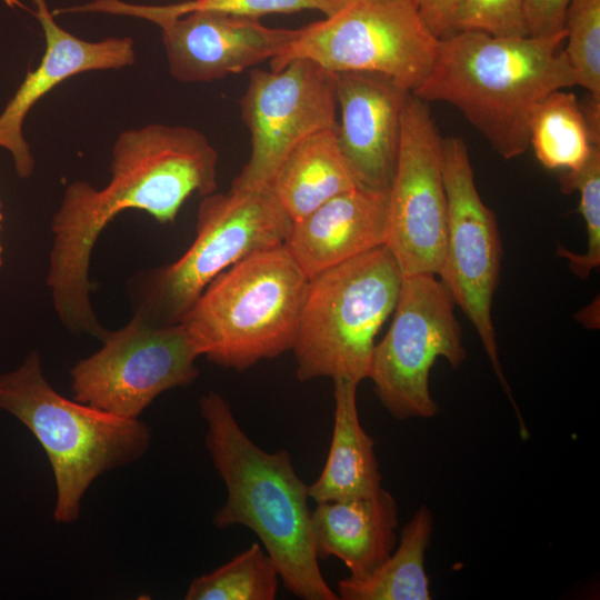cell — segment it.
Listing matches in <instances>:
<instances>
[{"label":"cell","instance_id":"16","mask_svg":"<svg viewBox=\"0 0 600 600\" xmlns=\"http://www.w3.org/2000/svg\"><path fill=\"white\" fill-rule=\"evenodd\" d=\"M31 1L43 30L44 53L38 67L28 71L0 113V148L9 151L17 174L22 179L29 178L34 168L33 156L22 132L31 108L70 77L93 70L121 69L133 64L136 59L131 38L80 39L57 24L46 0Z\"/></svg>","mask_w":600,"mask_h":600},{"label":"cell","instance_id":"8","mask_svg":"<svg viewBox=\"0 0 600 600\" xmlns=\"http://www.w3.org/2000/svg\"><path fill=\"white\" fill-rule=\"evenodd\" d=\"M438 44L414 0H347L297 29L270 66L277 71L291 60L309 59L331 73L381 74L413 93L428 77Z\"/></svg>","mask_w":600,"mask_h":600},{"label":"cell","instance_id":"1","mask_svg":"<svg viewBox=\"0 0 600 600\" xmlns=\"http://www.w3.org/2000/svg\"><path fill=\"white\" fill-rule=\"evenodd\" d=\"M217 162L218 153L202 132L151 123L119 134L104 187L83 181L67 187L51 223L47 284L68 330L101 341L108 333L90 302L88 277L91 251L107 224L129 209L172 222L192 193L204 197L217 190Z\"/></svg>","mask_w":600,"mask_h":600},{"label":"cell","instance_id":"27","mask_svg":"<svg viewBox=\"0 0 600 600\" xmlns=\"http://www.w3.org/2000/svg\"><path fill=\"white\" fill-rule=\"evenodd\" d=\"M524 0H460L452 31L474 30L494 36H527Z\"/></svg>","mask_w":600,"mask_h":600},{"label":"cell","instance_id":"24","mask_svg":"<svg viewBox=\"0 0 600 600\" xmlns=\"http://www.w3.org/2000/svg\"><path fill=\"white\" fill-rule=\"evenodd\" d=\"M347 0H189L167 6H143L119 0H94L88 3L90 12L127 14L151 20L158 17H178L192 10H209L237 17L259 19L274 13L318 10L326 16L341 8Z\"/></svg>","mask_w":600,"mask_h":600},{"label":"cell","instance_id":"18","mask_svg":"<svg viewBox=\"0 0 600 600\" xmlns=\"http://www.w3.org/2000/svg\"><path fill=\"white\" fill-rule=\"evenodd\" d=\"M311 529L319 560L336 557L350 577L362 579L396 548L398 504L382 487L363 498L319 502L311 510Z\"/></svg>","mask_w":600,"mask_h":600},{"label":"cell","instance_id":"31","mask_svg":"<svg viewBox=\"0 0 600 600\" xmlns=\"http://www.w3.org/2000/svg\"><path fill=\"white\" fill-rule=\"evenodd\" d=\"M2 254H3V249H2V244L0 240V267L2 266Z\"/></svg>","mask_w":600,"mask_h":600},{"label":"cell","instance_id":"28","mask_svg":"<svg viewBox=\"0 0 600 600\" xmlns=\"http://www.w3.org/2000/svg\"><path fill=\"white\" fill-rule=\"evenodd\" d=\"M571 0H524L526 31L531 37L564 32V17Z\"/></svg>","mask_w":600,"mask_h":600},{"label":"cell","instance_id":"6","mask_svg":"<svg viewBox=\"0 0 600 600\" xmlns=\"http://www.w3.org/2000/svg\"><path fill=\"white\" fill-rule=\"evenodd\" d=\"M402 278L381 246L310 279L292 347L298 380L368 379L376 337L393 313Z\"/></svg>","mask_w":600,"mask_h":600},{"label":"cell","instance_id":"21","mask_svg":"<svg viewBox=\"0 0 600 600\" xmlns=\"http://www.w3.org/2000/svg\"><path fill=\"white\" fill-rule=\"evenodd\" d=\"M433 529L431 511L422 506L402 528L399 546L371 574L338 582L342 600H430L424 554Z\"/></svg>","mask_w":600,"mask_h":600},{"label":"cell","instance_id":"7","mask_svg":"<svg viewBox=\"0 0 600 600\" xmlns=\"http://www.w3.org/2000/svg\"><path fill=\"white\" fill-rule=\"evenodd\" d=\"M291 226L269 186L204 196L189 249L132 281L134 314L156 324L178 323L218 274L258 251L283 244Z\"/></svg>","mask_w":600,"mask_h":600},{"label":"cell","instance_id":"11","mask_svg":"<svg viewBox=\"0 0 600 600\" xmlns=\"http://www.w3.org/2000/svg\"><path fill=\"white\" fill-rule=\"evenodd\" d=\"M102 342L71 368V391L74 400L114 416L139 419L159 394L199 374L200 354L180 322L156 324L134 314Z\"/></svg>","mask_w":600,"mask_h":600},{"label":"cell","instance_id":"19","mask_svg":"<svg viewBox=\"0 0 600 600\" xmlns=\"http://www.w3.org/2000/svg\"><path fill=\"white\" fill-rule=\"evenodd\" d=\"M334 416L329 454L320 476L308 486L317 503L363 498L382 486L374 440L360 423L357 407L359 383L334 379Z\"/></svg>","mask_w":600,"mask_h":600},{"label":"cell","instance_id":"2","mask_svg":"<svg viewBox=\"0 0 600 600\" xmlns=\"http://www.w3.org/2000/svg\"><path fill=\"white\" fill-rule=\"evenodd\" d=\"M566 31L552 37L452 31L439 39L434 63L413 94L458 109L503 159L529 147V121L549 93L577 86L563 51Z\"/></svg>","mask_w":600,"mask_h":600},{"label":"cell","instance_id":"20","mask_svg":"<svg viewBox=\"0 0 600 600\" xmlns=\"http://www.w3.org/2000/svg\"><path fill=\"white\" fill-rule=\"evenodd\" d=\"M292 221L359 186L338 142L336 128L319 131L282 161L269 184Z\"/></svg>","mask_w":600,"mask_h":600},{"label":"cell","instance_id":"5","mask_svg":"<svg viewBox=\"0 0 600 600\" xmlns=\"http://www.w3.org/2000/svg\"><path fill=\"white\" fill-rule=\"evenodd\" d=\"M308 284L279 244L218 274L179 322L200 356L242 371L292 349Z\"/></svg>","mask_w":600,"mask_h":600},{"label":"cell","instance_id":"30","mask_svg":"<svg viewBox=\"0 0 600 600\" xmlns=\"http://www.w3.org/2000/svg\"><path fill=\"white\" fill-rule=\"evenodd\" d=\"M2 221H3V213H2V203H1V200H0V230H1V227H2Z\"/></svg>","mask_w":600,"mask_h":600},{"label":"cell","instance_id":"9","mask_svg":"<svg viewBox=\"0 0 600 600\" xmlns=\"http://www.w3.org/2000/svg\"><path fill=\"white\" fill-rule=\"evenodd\" d=\"M454 302L436 274L402 278L389 330L376 343L368 379L397 420L432 418L429 376L438 358L458 368L467 358Z\"/></svg>","mask_w":600,"mask_h":600},{"label":"cell","instance_id":"23","mask_svg":"<svg viewBox=\"0 0 600 600\" xmlns=\"http://www.w3.org/2000/svg\"><path fill=\"white\" fill-rule=\"evenodd\" d=\"M279 573L259 542L234 556L213 571L194 578L187 600H273Z\"/></svg>","mask_w":600,"mask_h":600},{"label":"cell","instance_id":"17","mask_svg":"<svg viewBox=\"0 0 600 600\" xmlns=\"http://www.w3.org/2000/svg\"><path fill=\"white\" fill-rule=\"evenodd\" d=\"M389 190L358 187L292 221L284 241L310 280L317 274L386 246Z\"/></svg>","mask_w":600,"mask_h":600},{"label":"cell","instance_id":"12","mask_svg":"<svg viewBox=\"0 0 600 600\" xmlns=\"http://www.w3.org/2000/svg\"><path fill=\"white\" fill-rule=\"evenodd\" d=\"M251 152L232 189L268 187L301 141L337 127L334 73L309 59H294L277 71L254 68L240 99Z\"/></svg>","mask_w":600,"mask_h":600},{"label":"cell","instance_id":"10","mask_svg":"<svg viewBox=\"0 0 600 600\" xmlns=\"http://www.w3.org/2000/svg\"><path fill=\"white\" fill-rule=\"evenodd\" d=\"M447 199L444 252L437 276L474 327L491 366L519 412L503 376L491 309L499 284L502 244L496 213L482 201L466 141L442 138Z\"/></svg>","mask_w":600,"mask_h":600},{"label":"cell","instance_id":"26","mask_svg":"<svg viewBox=\"0 0 600 600\" xmlns=\"http://www.w3.org/2000/svg\"><path fill=\"white\" fill-rule=\"evenodd\" d=\"M561 190L580 193L579 210L588 233L587 251L576 254L558 247L557 254L568 260L572 272L588 278L600 266V147L591 152L586 163L574 171H566L560 178Z\"/></svg>","mask_w":600,"mask_h":600},{"label":"cell","instance_id":"15","mask_svg":"<svg viewBox=\"0 0 600 600\" xmlns=\"http://www.w3.org/2000/svg\"><path fill=\"white\" fill-rule=\"evenodd\" d=\"M340 149L362 188L389 190L396 170L401 116L410 91L367 72L334 73Z\"/></svg>","mask_w":600,"mask_h":600},{"label":"cell","instance_id":"29","mask_svg":"<svg viewBox=\"0 0 600 600\" xmlns=\"http://www.w3.org/2000/svg\"><path fill=\"white\" fill-rule=\"evenodd\" d=\"M414 3L424 23L438 39L452 32L460 0H414Z\"/></svg>","mask_w":600,"mask_h":600},{"label":"cell","instance_id":"3","mask_svg":"<svg viewBox=\"0 0 600 600\" xmlns=\"http://www.w3.org/2000/svg\"><path fill=\"white\" fill-rule=\"evenodd\" d=\"M206 448L227 491L213 516L219 529L242 526L259 538L283 587L303 600H338L320 570L308 506V486L288 451L258 447L237 421L230 403L210 391L199 400Z\"/></svg>","mask_w":600,"mask_h":600},{"label":"cell","instance_id":"14","mask_svg":"<svg viewBox=\"0 0 600 600\" xmlns=\"http://www.w3.org/2000/svg\"><path fill=\"white\" fill-rule=\"evenodd\" d=\"M150 21L161 28L170 74L184 83L242 72L283 52L297 29L271 28L259 19L209 10Z\"/></svg>","mask_w":600,"mask_h":600},{"label":"cell","instance_id":"22","mask_svg":"<svg viewBox=\"0 0 600 600\" xmlns=\"http://www.w3.org/2000/svg\"><path fill=\"white\" fill-rule=\"evenodd\" d=\"M599 138L600 131L589 123L581 102L566 89L542 99L529 121V146L550 170H578L600 147Z\"/></svg>","mask_w":600,"mask_h":600},{"label":"cell","instance_id":"4","mask_svg":"<svg viewBox=\"0 0 600 600\" xmlns=\"http://www.w3.org/2000/svg\"><path fill=\"white\" fill-rule=\"evenodd\" d=\"M0 409L21 422L46 452L56 483L53 519L61 524L79 519L96 479L138 461L151 443L150 429L139 419L61 396L44 377L37 351L0 374Z\"/></svg>","mask_w":600,"mask_h":600},{"label":"cell","instance_id":"25","mask_svg":"<svg viewBox=\"0 0 600 600\" xmlns=\"http://www.w3.org/2000/svg\"><path fill=\"white\" fill-rule=\"evenodd\" d=\"M564 31L563 51L577 86L600 101V0H571Z\"/></svg>","mask_w":600,"mask_h":600},{"label":"cell","instance_id":"13","mask_svg":"<svg viewBox=\"0 0 600 600\" xmlns=\"http://www.w3.org/2000/svg\"><path fill=\"white\" fill-rule=\"evenodd\" d=\"M446 231L442 137L428 103L410 93L401 116L396 170L389 188L386 242L403 277L438 274Z\"/></svg>","mask_w":600,"mask_h":600}]
</instances>
